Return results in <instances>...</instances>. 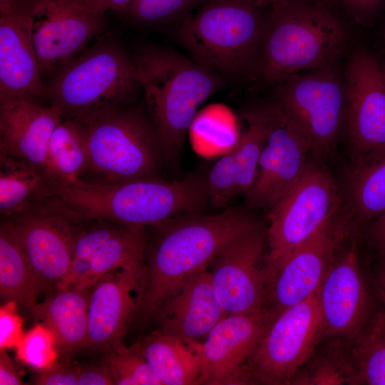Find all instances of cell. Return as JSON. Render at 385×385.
Returning <instances> with one entry per match:
<instances>
[{
    "mask_svg": "<svg viewBox=\"0 0 385 385\" xmlns=\"http://www.w3.org/2000/svg\"><path fill=\"white\" fill-rule=\"evenodd\" d=\"M63 185L45 168L0 153V212L7 217L24 213L58 196Z\"/></svg>",
    "mask_w": 385,
    "mask_h": 385,
    "instance_id": "cell-26",
    "label": "cell"
},
{
    "mask_svg": "<svg viewBox=\"0 0 385 385\" xmlns=\"http://www.w3.org/2000/svg\"><path fill=\"white\" fill-rule=\"evenodd\" d=\"M208 0H135L125 12L145 24L169 23Z\"/></svg>",
    "mask_w": 385,
    "mask_h": 385,
    "instance_id": "cell-35",
    "label": "cell"
},
{
    "mask_svg": "<svg viewBox=\"0 0 385 385\" xmlns=\"http://www.w3.org/2000/svg\"><path fill=\"white\" fill-rule=\"evenodd\" d=\"M165 160L177 158L197 108L220 90L219 73L172 50L145 46L132 58Z\"/></svg>",
    "mask_w": 385,
    "mask_h": 385,
    "instance_id": "cell-2",
    "label": "cell"
},
{
    "mask_svg": "<svg viewBox=\"0 0 385 385\" xmlns=\"http://www.w3.org/2000/svg\"><path fill=\"white\" fill-rule=\"evenodd\" d=\"M88 163L85 125L63 118L49 140L45 169L63 184L81 179Z\"/></svg>",
    "mask_w": 385,
    "mask_h": 385,
    "instance_id": "cell-30",
    "label": "cell"
},
{
    "mask_svg": "<svg viewBox=\"0 0 385 385\" xmlns=\"http://www.w3.org/2000/svg\"><path fill=\"white\" fill-rule=\"evenodd\" d=\"M274 112L275 103L255 108L245 115V125L237 140L206 175L209 202L213 206L224 207L250 189Z\"/></svg>",
    "mask_w": 385,
    "mask_h": 385,
    "instance_id": "cell-21",
    "label": "cell"
},
{
    "mask_svg": "<svg viewBox=\"0 0 385 385\" xmlns=\"http://www.w3.org/2000/svg\"><path fill=\"white\" fill-rule=\"evenodd\" d=\"M369 235L372 244L385 257V212L373 220Z\"/></svg>",
    "mask_w": 385,
    "mask_h": 385,
    "instance_id": "cell-42",
    "label": "cell"
},
{
    "mask_svg": "<svg viewBox=\"0 0 385 385\" xmlns=\"http://www.w3.org/2000/svg\"><path fill=\"white\" fill-rule=\"evenodd\" d=\"M7 221L42 292L56 289L71 266L80 222L77 215L57 196Z\"/></svg>",
    "mask_w": 385,
    "mask_h": 385,
    "instance_id": "cell-13",
    "label": "cell"
},
{
    "mask_svg": "<svg viewBox=\"0 0 385 385\" xmlns=\"http://www.w3.org/2000/svg\"><path fill=\"white\" fill-rule=\"evenodd\" d=\"M78 367L68 362H56L53 366L39 371L34 382L38 385H78Z\"/></svg>",
    "mask_w": 385,
    "mask_h": 385,
    "instance_id": "cell-37",
    "label": "cell"
},
{
    "mask_svg": "<svg viewBox=\"0 0 385 385\" xmlns=\"http://www.w3.org/2000/svg\"><path fill=\"white\" fill-rule=\"evenodd\" d=\"M140 88L132 58L111 38H101L53 73L46 97L63 118L87 124L125 107Z\"/></svg>",
    "mask_w": 385,
    "mask_h": 385,
    "instance_id": "cell-6",
    "label": "cell"
},
{
    "mask_svg": "<svg viewBox=\"0 0 385 385\" xmlns=\"http://www.w3.org/2000/svg\"><path fill=\"white\" fill-rule=\"evenodd\" d=\"M346 40L341 19L317 0H279L267 9L257 68L267 83L334 64Z\"/></svg>",
    "mask_w": 385,
    "mask_h": 385,
    "instance_id": "cell-4",
    "label": "cell"
},
{
    "mask_svg": "<svg viewBox=\"0 0 385 385\" xmlns=\"http://www.w3.org/2000/svg\"><path fill=\"white\" fill-rule=\"evenodd\" d=\"M90 294L89 289L58 290L31 309L34 319L53 333L63 362L85 347Z\"/></svg>",
    "mask_w": 385,
    "mask_h": 385,
    "instance_id": "cell-25",
    "label": "cell"
},
{
    "mask_svg": "<svg viewBox=\"0 0 385 385\" xmlns=\"http://www.w3.org/2000/svg\"><path fill=\"white\" fill-rule=\"evenodd\" d=\"M227 315L215 297L207 267L183 281L163 302L154 317L161 332L196 341L206 337Z\"/></svg>",
    "mask_w": 385,
    "mask_h": 385,
    "instance_id": "cell-23",
    "label": "cell"
},
{
    "mask_svg": "<svg viewBox=\"0 0 385 385\" xmlns=\"http://www.w3.org/2000/svg\"><path fill=\"white\" fill-rule=\"evenodd\" d=\"M384 0H341L346 9L357 18L364 17L374 12Z\"/></svg>",
    "mask_w": 385,
    "mask_h": 385,
    "instance_id": "cell-41",
    "label": "cell"
},
{
    "mask_svg": "<svg viewBox=\"0 0 385 385\" xmlns=\"http://www.w3.org/2000/svg\"><path fill=\"white\" fill-rule=\"evenodd\" d=\"M210 267L215 297L227 314L265 312L272 266L262 225L230 241Z\"/></svg>",
    "mask_w": 385,
    "mask_h": 385,
    "instance_id": "cell-11",
    "label": "cell"
},
{
    "mask_svg": "<svg viewBox=\"0 0 385 385\" xmlns=\"http://www.w3.org/2000/svg\"><path fill=\"white\" fill-rule=\"evenodd\" d=\"M341 202L310 237L272 265L265 308L271 322L319 287L349 231Z\"/></svg>",
    "mask_w": 385,
    "mask_h": 385,
    "instance_id": "cell-12",
    "label": "cell"
},
{
    "mask_svg": "<svg viewBox=\"0 0 385 385\" xmlns=\"http://www.w3.org/2000/svg\"><path fill=\"white\" fill-rule=\"evenodd\" d=\"M147 242L143 227L116 223L88 261L87 272L73 289H90L115 268L145 263Z\"/></svg>",
    "mask_w": 385,
    "mask_h": 385,
    "instance_id": "cell-28",
    "label": "cell"
},
{
    "mask_svg": "<svg viewBox=\"0 0 385 385\" xmlns=\"http://www.w3.org/2000/svg\"><path fill=\"white\" fill-rule=\"evenodd\" d=\"M340 193L349 230L374 220L384 213L385 149L352 160Z\"/></svg>",
    "mask_w": 385,
    "mask_h": 385,
    "instance_id": "cell-24",
    "label": "cell"
},
{
    "mask_svg": "<svg viewBox=\"0 0 385 385\" xmlns=\"http://www.w3.org/2000/svg\"><path fill=\"white\" fill-rule=\"evenodd\" d=\"M262 225L247 210L230 207L214 215L193 212L154 225L148 244L146 277L135 316L146 324L188 277L210 267L233 239Z\"/></svg>",
    "mask_w": 385,
    "mask_h": 385,
    "instance_id": "cell-1",
    "label": "cell"
},
{
    "mask_svg": "<svg viewBox=\"0 0 385 385\" xmlns=\"http://www.w3.org/2000/svg\"><path fill=\"white\" fill-rule=\"evenodd\" d=\"M323 335L354 337L370 317L369 297L355 242L329 265L317 288Z\"/></svg>",
    "mask_w": 385,
    "mask_h": 385,
    "instance_id": "cell-19",
    "label": "cell"
},
{
    "mask_svg": "<svg viewBox=\"0 0 385 385\" xmlns=\"http://www.w3.org/2000/svg\"><path fill=\"white\" fill-rule=\"evenodd\" d=\"M109 352L106 364L113 384L163 385L145 359L134 347L120 344Z\"/></svg>",
    "mask_w": 385,
    "mask_h": 385,
    "instance_id": "cell-32",
    "label": "cell"
},
{
    "mask_svg": "<svg viewBox=\"0 0 385 385\" xmlns=\"http://www.w3.org/2000/svg\"><path fill=\"white\" fill-rule=\"evenodd\" d=\"M277 104L322 159L336 149L344 130L346 85L334 64L277 82Z\"/></svg>",
    "mask_w": 385,
    "mask_h": 385,
    "instance_id": "cell-8",
    "label": "cell"
},
{
    "mask_svg": "<svg viewBox=\"0 0 385 385\" xmlns=\"http://www.w3.org/2000/svg\"><path fill=\"white\" fill-rule=\"evenodd\" d=\"M312 156L305 139L275 103L271 130L255 180L245 195L247 207L272 208L299 181Z\"/></svg>",
    "mask_w": 385,
    "mask_h": 385,
    "instance_id": "cell-17",
    "label": "cell"
},
{
    "mask_svg": "<svg viewBox=\"0 0 385 385\" xmlns=\"http://www.w3.org/2000/svg\"><path fill=\"white\" fill-rule=\"evenodd\" d=\"M252 1H255L256 4H257L258 5H260V6L267 9L279 0H252Z\"/></svg>",
    "mask_w": 385,
    "mask_h": 385,
    "instance_id": "cell-44",
    "label": "cell"
},
{
    "mask_svg": "<svg viewBox=\"0 0 385 385\" xmlns=\"http://www.w3.org/2000/svg\"><path fill=\"white\" fill-rule=\"evenodd\" d=\"M84 125L88 163L80 180L88 175L85 182L112 185L157 178L165 160L163 150L142 109L125 106Z\"/></svg>",
    "mask_w": 385,
    "mask_h": 385,
    "instance_id": "cell-7",
    "label": "cell"
},
{
    "mask_svg": "<svg viewBox=\"0 0 385 385\" xmlns=\"http://www.w3.org/2000/svg\"><path fill=\"white\" fill-rule=\"evenodd\" d=\"M19 373L12 359L4 350L0 352V384L19 385L22 384Z\"/></svg>",
    "mask_w": 385,
    "mask_h": 385,
    "instance_id": "cell-40",
    "label": "cell"
},
{
    "mask_svg": "<svg viewBox=\"0 0 385 385\" xmlns=\"http://www.w3.org/2000/svg\"><path fill=\"white\" fill-rule=\"evenodd\" d=\"M113 379L107 364L78 367V385H111Z\"/></svg>",
    "mask_w": 385,
    "mask_h": 385,
    "instance_id": "cell-38",
    "label": "cell"
},
{
    "mask_svg": "<svg viewBox=\"0 0 385 385\" xmlns=\"http://www.w3.org/2000/svg\"><path fill=\"white\" fill-rule=\"evenodd\" d=\"M41 97L46 83L26 12L20 0H0V101Z\"/></svg>",
    "mask_w": 385,
    "mask_h": 385,
    "instance_id": "cell-20",
    "label": "cell"
},
{
    "mask_svg": "<svg viewBox=\"0 0 385 385\" xmlns=\"http://www.w3.org/2000/svg\"><path fill=\"white\" fill-rule=\"evenodd\" d=\"M81 4L96 14H105L108 10L126 12L135 0H78Z\"/></svg>",
    "mask_w": 385,
    "mask_h": 385,
    "instance_id": "cell-39",
    "label": "cell"
},
{
    "mask_svg": "<svg viewBox=\"0 0 385 385\" xmlns=\"http://www.w3.org/2000/svg\"><path fill=\"white\" fill-rule=\"evenodd\" d=\"M17 303L6 301L0 307V350L16 348L21 340L22 319L16 310Z\"/></svg>",
    "mask_w": 385,
    "mask_h": 385,
    "instance_id": "cell-36",
    "label": "cell"
},
{
    "mask_svg": "<svg viewBox=\"0 0 385 385\" xmlns=\"http://www.w3.org/2000/svg\"><path fill=\"white\" fill-rule=\"evenodd\" d=\"M384 258V261L377 273L376 283L381 297L385 305V257Z\"/></svg>",
    "mask_w": 385,
    "mask_h": 385,
    "instance_id": "cell-43",
    "label": "cell"
},
{
    "mask_svg": "<svg viewBox=\"0 0 385 385\" xmlns=\"http://www.w3.org/2000/svg\"><path fill=\"white\" fill-rule=\"evenodd\" d=\"M42 292L21 245L6 220L0 228V293L30 309Z\"/></svg>",
    "mask_w": 385,
    "mask_h": 385,
    "instance_id": "cell-29",
    "label": "cell"
},
{
    "mask_svg": "<svg viewBox=\"0 0 385 385\" xmlns=\"http://www.w3.org/2000/svg\"><path fill=\"white\" fill-rule=\"evenodd\" d=\"M324 4H332V3H336V2H339V1H341V0H317Z\"/></svg>",
    "mask_w": 385,
    "mask_h": 385,
    "instance_id": "cell-45",
    "label": "cell"
},
{
    "mask_svg": "<svg viewBox=\"0 0 385 385\" xmlns=\"http://www.w3.org/2000/svg\"><path fill=\"white\" fill-rule=\"evenodd\" d=\"M196 341L156 330L133 347L147 361L163 385L198 384L200 359Z\"/></svg>",
    "mask_w": 385,
    "mask_h": 385,
    "instance_id": "cell-27",
    "label": "cell"
},
{
    "mask_svg": "<svg viewBox=\"0 0 385 385\" xmlns=\"http://www.w3.org/2000/svg\"><path fill=\"white\" fill-rule=\"evenodd\" d=\"M58 197L80 220L140 227L200 212L209 202L205 176L198 175L172 182L151 178L112 185L78 179L64 184Z\"/></svg>",
    "mask_w": 385,
    "mask_h": 385,
    "instance_id": "cell-3",
    "label": "cell"
},
{
    "mask_svg": "<svg viewBox=\"0 0 385 385\" xmlns=\"http://www.w3.org/2000/svg\"><path fill=\"white\" fill-rule=\"evenodd\" d=\"M146 277V264L115 268L93 287L84 348L111 351L121 340L135 314Z\"/></svg>",
    "mask_w": 385,
    "mask_h": 385,
    "instance_id": "cell-18",
    "label": "cell"
},
{
    "mask_svg": "<svg viewBox=\"0 0 385 385\" xmlns=\"http://www.w3.org/2000/svg\"><path fill=\"white\" fill-rule=\"evenodd\" d=\"M348 342L355 384L385 385V310L371 314Z\"/></svg>",
    "mask_w": 385,
    "mask_h": 385,
    "instance_id": "cell-31",
    "label": "cell"
},
{
    "mask_svg": "<svg viewBox=\"0 0 385 385\" xmlns=\"http://www.w3.org/2000/svg\"><path fill=\"white\" fill-rule=\"evenodd\" d=\"M341 200L336 180L322 159L312 156L296 185L268 210L272 266L310 237Z\"/></svg>",
    "mask_w": 385,
    "mask_h": 385,
    "instance_id": "cell-10",
    "label": "cell"
},
{
    "mask_svg": "<svg viewBox=\"0 0 385 385\" xmlns=\"http://www.w3.org/2000/svg\"><path fill=\"white\" fill-rule=\"evenodd\" d=\"M345 126L351 160L385 149V68L368 51L352 53L344 73Z\"/></svg>",
    "mask_w": 385,
    "mask_h": 385,
    "instance_id": "cell-15",
    "label": "cell"
},
{
    "mask_svg": "<svg viewBox=\"0 0 385 385\" xmlns=\"http://www.w3.org/2000/svg\"><path fill=\"white\" fill-rule=\"evenodd\" d=\"M44 76H52L88 48L105 27V14L78 0H20Z\"/></svg>",
    "mask_w": 385,
    "mask_h": 385,
    "instance_id": "cell-14",
    "label": "cell"
},
{
    "mask_svg": "<svg viewBox=\"0 0 385 385\" xmlns=\"http://www.w3.org/2000/svg\"><path fill=\"white\" fill-rule=\"evenodd\" d=\"M63 118L56 106L26 99L0 101V153L45 168L49 140Z\"/></svg>",
    "mask_w": 385,
    "mask_h": 385,
    "instance_id": "cell-22",
    "label": "cell"
},
{
    "mask_svg": "<svg viewBox=\"0 0 385 385\" xmlns=\"http://www.w3.org/2000/svg\"><path fill=\"white\" fill-rule=\"evenodd\" d=\"M317 289L270 323L246 366L250 384H290L323 337Z\"/></svg>",
    "mask_w": 385,
    "mask_h": 385,
    "instance_id": "cell-9",
    "label": "cell"
},
{
    "mask_svg": "<svg viewBox=\"0 0 385 385\" xmlns=\"http://www.w3.org/2000/svg\"><path fill=\"white\" fill-rule=\"evenodd\" d=\"M15 349L20 361L38 371L55 364L59 356L53 333L41 322L24 334Z\"/></svg>",
    "mask_w": 385,
    "mask_h": 385,
    "instance_id": "cell-34",
    "label": "cell"
},
{
    "mask_svg": "<svg viewBox=\"0 0 385 385\" xmlns=\"http://www.w3.org/2000/svg\"><path fill=\"white\" fill-rule=\"evenodd\" d=\"M271 320L265 312L228 314L197 343L200 359L198 384H248L246 366Z\"/></svg>",
    "mask_w": 385,
    "mask_h": 385,
    "instance_id": "cell-16",
    "label": "cell"
},
{
    "mask_svg": "<svg viewBox=\"0 0 385 385\" xmlns=\"http://www.w3.org/2000/svg\"><path fill=\"white\" fill-rule=\"evenodd\" d=\"M305 376L293 381L302 384H355L349 345L329 347Z\"/></svg>",
    "mask_w": 385,
    "mask_h": 385,
    "instance_id": "cell-33",
    "label": "cell"
},
{
    "mask_svg": "<svg viewBox=\"0 0 385 385\" xmlns=\"http://www.w3.org/2000/svg\"><path fill=\"white\" fill-rule=\"evenodd\" d=\"M268 8L252 0H208L181 23L178 37L194 61L229 76L257 71Z\"/></svg>",
    "mask_w": 385,
    "mask_h": 385,
    "instance_id": "cell-5",
    "label": "cell"
}]
</instances>
